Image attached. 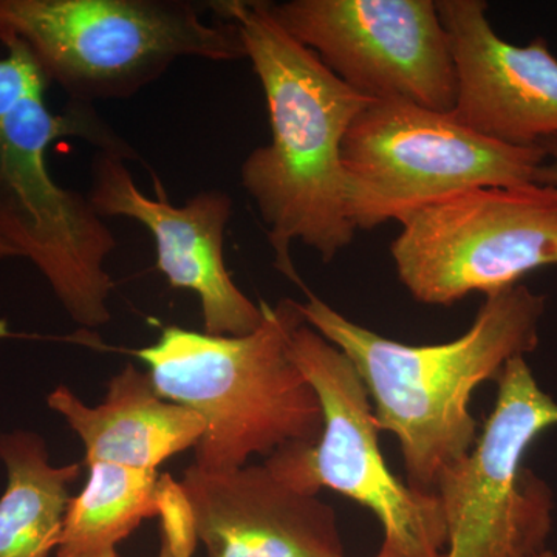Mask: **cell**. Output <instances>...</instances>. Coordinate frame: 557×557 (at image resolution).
Masks as SVG:
<instances>
[{"instance_id": "obj_1", "label": "cell", "mask_w": 557, "mask_h": 557, "mask_svg": "<svg viewBox=\"0 0 557 557\" xmlns=\"http://www.w3.org/2000/svg\"><path fill=\"white\" fill-rule=\"evenodd\" d=\"M211 11L239 28L269 110L270 143L242 163V186L265 225L274 269L304 289L293 242L332 262L357 233L347 214L343 143L373 100L293 39L274 20L270 2L218 0Z\"/></svg>"}, {"instance_id": "obj_2", "label": "cell", "mask_w": 557, "mask_h": 557, "mask_svg": "<svg viewBox=\"0 0 557 557\" xmlns=\"http://www.w3.org/2000/svg\"><path fill=\"white\" fill-rule=\"evenodd\" d=\"M307 325L346 354L368 388L380 431L398 438L409 486L434 493L440 475L475 443L472 394L512 358L539 346L547 298L527 285L485 296L460 338L408 346L341 314L304 288Z\"/></svg>"}, {"instance_id": "obj_3", "label": "cell", "mask_w": 557, "mask_h": 557, "mask_svg": "<svg viewBox=\"0 0 557 557\" xmlns=\"http://www.w3.org/2000/svg\"><path fill=\"white\" fill-rule=\"evenodd\" d=\"M2 46L0 244L30 260L73 322L100 329L110 321L113 289L106 260L119 242L87 194L53 178L47 156L51 143L70 137L126 160H139L137 152L94 106L70 102L64 112H51L46 102L50 83L30 51L17 39Z\"/></svg>"}, {"instance_id": "obj_4", "label": "cell", "mask_w": 557, "mask_h": 557, "mask_svg": "<svg viewBox=\"0 0 557 557\" xmlns=\"http://www.w3.org/2000/svg\"><path fill=\"white\" fill-rule=\"evenodd\" d=\"M260 306L262 325L247 336L170 325L156 344L132 351L148 366L160 397L203 418L194 465L207 472L234 471L252 456L321 437V405L289 357V339L306 324L299 302Z\"/></svg>"}, {"instance_id": "obj_5", "label": "cell", "mask_w": 557, "mask_h": 557, "mask_svg": "<svg viewBox=\"0 0 557 557\" xmlns=\"http://www.w3.org/2000/svg\"><path fill=\"white\" fill-rule=\"evenodd\" d=\"M207 11L189 0H0V44L21 40L73 104L126 100L183 58L247 60L237 25Z\"/></svg>"}, {"instance_id": "obj_6", "label": "cell", "mask_w": 557, "mask_h": 557, "mask_svg": "<svg viewBox=\"0 0 557 557\" xmlns=\"http://www.w3.org/2000/svg\"><path fill=\"white\" fill-rule=\"evenodd\" d=\"M547 157L544 145H504L450 112L373 100L343 143L348 219L372 231L463 190L534 183Z\"/></svg>"}, {"instance_id": "obj_7", "label": "cell", "mask_w": 557, "mask_h": 557, "mask_svg": "<svg viewBox=\"0 0 557 557\" xmlns=\"http://www.w3.org/2000/svg\"><path fill=\"white\" fill-rule=\"evenodd\" d=\"M289 357L321 405V437L314 445L277 449L265 467L299 493L318 496L329 487L370 509L383 527V541L406 557H445L448 536L438 497L392 474L380 449L375 410L354 362L307 322L293 333Z\"/></svg>"}, {"instance_id": "obj_8", "label": "cell", "mask_w": 557, "mask_h": 557, "mask_svg": "<svg viewBox=\"0 0 557 557\" xmlns=\"http://www.w3.org/2000/svg\"><path fill=\"white\" fill-rule=\"evenodd\" d=\"M391 245L399 282L426 306L515 287L557 265V188L525 183L454 194L398 220Z\"/></svg>"}, {"instance_id": "obj_9", "label": "cell", "mask_w": 557, "mask_h": 557, "mask_svg": "<svg viewBox=\"0 0 557 557\" xmlns=\"http://www.w3.org/2000/svg\"><path fill=\"white\" fill-rule=\"evenodd\" d=\"M496 381L483 434L435 486L448 536L445 557H537L548 549L553 494L523 468V457L542 432L557 426V403L525 357L508 361Z\"/></svg>"}, {"instance_id": "obj_10", "label": "cell", "mask_w": 557, "mask_h": 557, "mask_svg": "<svg viewBox=\"0 0 557 557\" xmlns=\"http://www.w3.org/2000/svg\"><path fill=\"white\" fill-rule=\"evenodd\" d=\"M270 10L358 94L454 109L456 70L435 0H288Z\"/></svg>"}, {"instance_id": "obj_11", "label": "cell", "mask_w": 557, "mask_h": 557, "mask_svg": "<svg viewBox=\"0 0 557 557\" xmlns=\"http://www.w3.org/2000/svg\"><path fill=\"white\" fill-rule=\"evenodd\" d=\"M87 193L101 219L137 220L156 240L157 269L171 287L200 299L205 333L247 336L262 325V306L245 295L225 262V231L233 200L225 190L207 189L186 203L174 205L163 182L152 174L156 197L138 188L126 159L97 150Z\"/></svg>"}, {"instance_id": "obj_12", "label": "cell", "mask_w": 557, "mask_h": 557, "mask_svg": "<svg viewBox=\"0 0 557 557\" xmlns=\"http://www.w3.org/2000/svg\"><path fill=\"white\" fill-rule=\"evenodd\" d=\"M456 70L454 116L509 146L557 139V58L547 40L502 39L482 0H435Z\"/></svg>"}, {"instance_id": "obj_13", "label": "cell", "mask_w": 557, "mask_h": 557, "mask_svg": "<svg viewBox=\"0 0 557 557\" xmlns=\"http://www.w3.org/2000/svg\"><path fill=\"white\" fill-rule=\"evenodd\" d=\"M208 557H346L335 509L262 465L180 480Z\"/></svg>"}, {"instance_id": "obj_14", "label": "cell", "mask_w": 557, "mask_h": 557, "mask_svg": "<svg viewBox=\"0 0 557 557\" xmlns=\"http://www.w3.org/2000/svg\"><path fill=\"white\" fill-rule=\"evenodd\" d=\"M47 406L83 442L87 467L102 461L157 471L168 458L196 448L205 432L199 413L160 397L149 372L134 364L109 381L104 401L95 408L65 386L51 392Z\"/></svg>"}, {"instance_id": "obj_15", "label": "cell", "mask_w": 557, "mask_h": 557, "mask_svg": "<svg viewBox=\"0 0 557 557\" xmlns=\"http://www.w3.org/2000/svg\"><path fill=\"white\" fill-rule=\"evenodd\" d=\"M0 460L9 478L0 498V557H49L81 465L54 467L46 440L24 429L0 434Z\"/></svg>"}, {"instance_id": "obj_16", "label": "cell", "mask_w": 557, "mask_h": 557, "mask_svg": "<svg viewBox=\"0 0 557 557\" xmlns=\"http://www.w3.org/2000/svg\"><path fill=\"white\" fill-rule=\"evenodd\" d=\"M161 475L153 469L89 465V480L70 497L57 557H119V545L145 519L159 518Z\"/></svg>"}, {"instance_id": "obj_17", "label": "cell", "mask_w": 557, "mask_h": 557, "mask_svg": "<svg viewBox=\"0 0 557 557\" xmlns=\"http://www.w3.org/2000/svg\"><path fill=\"white\" fill-rule=\"evenodd\" d=\"M160 552L159 557H193L196 552V530L193 512L177 480L161 474Z\"/></svg>"}, {"instance_id": "obj_18", "label": "cell", "mask_w": 557, "mask_h": 557, "mask_svg": "<svg viewBox=\"0 0 557 557\" xmlns=\"http://www.w3.org/2000/svg\"><path fill=\"white\" fill-rule=\"evenodd\" d=\"M544 146L547 149L548 157L539 166L536 175H534V183L557 188V139L544 143Z\"/></svg>"}, {"instance_id": "obj_19", "label": "cell", "mask_w": 557, "mask_h": 557, "mask_svg": "<svg viewBox=\"0 0 557 557\" xmlns=\"http://www.w3.org/2000/svg\"><path fill=\"white\" fill-rule=\"evenodd\" d=\"M373 557H406V556L403 555L401 552H398L397 548L392 547V545L388 544V542L383 541V544H381L380 552L376 553V555Z\"/></svg>"}, {"instance_id": "obj_20", "label": "cell", "mask_w": 557, "mask_h": 557, "mask_svg": "<svg viewBox=\"0 0 557 557\" xmlns=\"http://www.w3.org/2000/svg\"><path fill=\"white\" fill-rule=\"evenodd\" d=\"M20 258L17 252L13 248L7 247V245L0 244V259Z\"/></svg>"}, {"instance_id": "obj_21", "label": "cell", "mask_w": 557, "mask_h": 557, "mask_svg": "<svg viewBox=\"0 0 557 557\" xmlns=\"http://www.w3.org/2000/svg\"><path fill=\"white\" fill-rule=\"evenodd\" d=\"M537 557H557V552H552V549H545L544 553H541Z\"/></svg>"}]
</instances>
